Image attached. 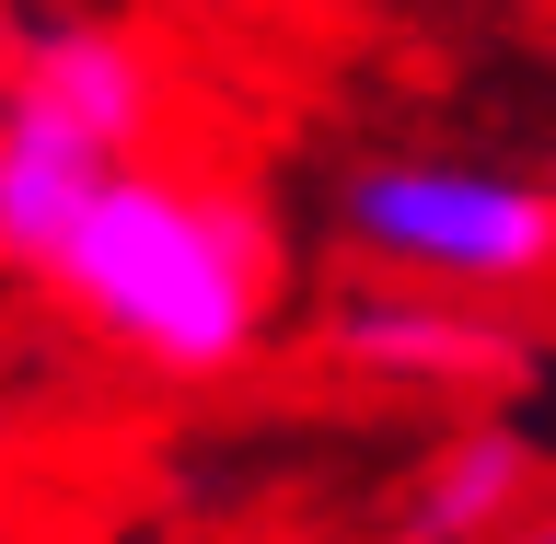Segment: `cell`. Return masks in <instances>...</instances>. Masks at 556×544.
<instances>
[{"instance_id":"obj_3","label":"cell","mask_w":556,"mask_h":544,"mask_svg":"<svg viewBox=\"0 0 556 544\" xmlns=\"http://www.w3.org/2000/svg\"><path fill=\"white\" fill-rule=\"evenodd\" d=\"M337 243L382 278L521 302L556 278V174L464 163V151H382L337 174Z\"/></svg>"},{"instance_id":"obj_8","label":"cell","mask_w":556,"mask_h":544,"mask_svg":"<svg viewBox=\"0 0 556 544\" xmlns=\"http://www.w3.org/2000/svg\"><path fill=\"white\" fill-rule=\"evenodd\" d=\"M545 174H556V163H545Z\"/></svg>"},{"instance_id":"obj_6","label":"cell","mask_w":556,"mask_h":544,"mask_svg":"<svg viewBox=\"0 0 556 544\" xmlns=\"http://www.w3.org/2000/svg\"><path fill=\"white\" fill-rule=\"evenodd\" d=\"M0 104H12V47H0Z\"/></svg>"},{"instance_id":"obj_7","label":"cell","mask_w":556,"mask_h":544,"mask_svg":"<svg viewBox=\"0 0 556 544\" xmlns=\"http://www.w3.org/2000/svg\"><path fill=\"white\" fill-rule=\"evenodd\" d=\"M510 544H556V533H510Z\"/></svg>"},{"instance_id":"obj_1","label":"cell","mask_w":556,"mask_h":544,"mask_svg":"<svg viewBox=\"0 0 556 544\" xmlns=\"http://www.w3.org/2000/svg\"><path fill=\"white\" fill-rule=\"evenodd\" d=\"M35 278H47V302L81 313L104 347H128L139 371L220 382V371H243V359L278 337L290 243H278L255 186L139 151V163L70 220V243Z\"/></svg>"},{"instance_id":"obj_5","label":"cell","mask_w":556,"mask_h":544,"mask_svg":"<svg viewBox=\"0 0 556 544\" xmlns=\"http://www.w3.org/2000/svg\"><path fill=\"white\" fill-rule=\"evenodd\" d=\"M533 510V441L521 429H452L394 486V544H510Z\"/></svg>"},{"instance_id":"obj_2","label":"cell","mask_w":556,"mask_h":544,"mask_svg":"<svg viewBox=\"0 0 556 544\" xmlns=\"http://www.w3.org/2000/svg\"><path fill=\"white\" fill-rule=\"evenodd\" d=\"M151 59L139 35L59 12V24L12 35V104H0V267H47L70 243V220L151 151Z\"/></svg>"},{"instance_id":"obj_4","label":"cell","mask_w":556,"mask_h":544,"mask_svg":"<svg viewBox=\"0 0 556 544\" xmlns=\"http://www.w3.org/2000/svg\"><path fill=\"white\" fill-rule=\"evenodd\" d=\"M337 337V359L371 394H510L521 371H533V337H521L498 302H476V290H429V278H406V290H359V302L325 325Z\"/></svg>"}]
</instances>
